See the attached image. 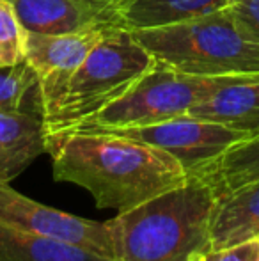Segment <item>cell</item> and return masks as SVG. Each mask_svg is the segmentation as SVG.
Wrapping results in <instances>:
<instances>
[{
	"mask_svg": "<svg viewBox=\"0 0 259 261\" xmlns=\"http://www.w3.org/2000/svg\"><path fill=\"white\" fill-rule=\"evenodd\" d=\"M188 261H204V259H203V252H197V254L192 256V258L188 259Z\"/></svg>",
	"mask_w": 259,
	"mask_h": 261,
	"instance_id": "cell-19",
	"label": "cell"
},
{
	"mask_svg": "<svg viewBox=\"0 0 259 261\" xmlns=\"http://www.w3.org/2000/svg\"><path fill=\"white\" fill-rule=\"evenodd\" d=\"M217 190L200 176L107 220L112 261H188L210 247Z\"/></svg>",
	"mask_w": 259,
	"mask_h": 261,
	"instance_id": "cell-2",
	"label": "cell"
},
{
	"mask_svg": "<svg viewBox=\"0 0 259 261\" xmlns=\"http://www.w3.org/2000/svg\"><path fill=\"white\" fill-rule=\"evenodd\" d=\"M53 178L85 189L101 210H128L181 185L188 172L172 155L110 132L48 135Z\"/></svg>",
	"mask_w": 259,
	"mask_h": 261,
	"instance_id": "cell-1",
	"label": "cell"
},
{
	"mask_svg": "<svg viewBox=\"0 0 259 261\" xmlns=\"http://www.w3.org/2000/svg\"><path fill=\"white\" fill-rule=\"evenodd\" d=\"M32 89H38V75L27 62L0 68V110L21 109Z\"/></svg>",
	"mask_w": 259,
	"mask_h": 261,
	"instance_id": "cell-16",
	"label": "cell"
},
{
	"mask_svg": "<svg viewBox=\"0 0 259 261\" xmlns=\"http://www.w3.org/2000/svg\"><path fill=\"white\" fill-rule=\"evenodd\" d=\"M259 238V181L218 194L210 222V247L224 249Z\"/></svg>",
	"mask_w": 259,
	"mask_h": 261,
	"instance_id": "cell-13",
	"label": "cell"
},
{
	"mask_svg": "<svg viewBox=\"0 0 259 261\" xmlns=\"http://www.w3.org/2000/svg\"><path fill=\"white\" fill-rule=\"evenodd\" d=\"M227 9L240 32L250 41L259 43V0H235Z\"/></svg>",
	"mask_w": 259,
	"mask_h": 261,
	"instance_id": "cell-17",
	"label": "cell"
},
{
	"mask_svg": "<svg viewBox=\"0 0 259 261\" xmlns=\"http://www.w3.org/2000/svg\"><path fill=\"white\" fill-rule=\"evenodd\" d=\"M27 31L9 0H0V68H14L25 62Z\"/></svg>",
	"mask_w": 259,
	"mask_h": 261,
	"instance_id": "cell-15",
	"label": "cell"
},
{
	"mask_svg": "<svg viewBox=\"0 0 259 261\" xmlns=\"http://www.w3.org/2000/svg\"><path fill=\"white\" fill-rule=\"evenodd\" d=\"M215 82L217 76L185 75L156 62L121 98L71 132H121L183 116L210 93Z\"/></svg>",
	"mask_w": 259,
	"mask_h": 261,
	"instance_id": "cell-5",
	"label": "cell"
},
{
	"mask_svg": "<svg viewBox=\"0 0 259 261\" xmlns=\"http://www.w3.org/2000/svg\"><path fill=\"white\" fill-rule=\"evenodd\" d=\"M235 0H114L108 25L126 32L151 31L183 23L227 9Z\"/></svg>",
	"mask_w": 259,
	"mask_h": 261,
	"instance_id": "cell-10",
	"label": "cell"
},
{
	"mask_svg": "<svg viewBox=\"0 0 259 261\" xmlns=\"http://www.w3.org/2000/svg\"><path fill=\"white\" fill-rule=\"evenodd\" d=\"M187 114L252 137L259 132V73L217 76L210 93Z\"/></svg>",
	"mask_w": 259,
	"mask_h": 261,
	"instance_id": "cell-9",
	"label": "cell"
},
{
	"mask_svg": "<svg viewBox=\"0 0 259 261\" xmlns=\"http://www.w3.org/2000/svg\"><path fill=\"white\" fill-rule=\"evenodd\" d=\"M156 64L126 31H114L59 82L38 87L46 137L71 132L126 91Z\"/></svg>",
	"mask_w": 259,
	"mask_h": 261,
	"instance_id": "cell-3",
	"label": "cell"
},
{
	"mask_svg": "<svg viewBox=\"0 0 259 261\" xmlns=\"http://www.w3.org/2000/svg\"><path fill=\"white\" fill-rule=\"evenodd\" d=\"M110 134H121L163 149L183 165L188 176L210 167L227 149L249 139V135L243 132L233 130L213 121L199 119L188 114L151 126L110 132Z\"/></svg>",
	"mask_w": 259,
	"mask_h": 261,
	"instance_id": "cell-7",
	"label": "cell"
},
{
	"mask_svg": "<svg viewBox=\"0 0 259 261\" xmlns=\"http://www.w3.org/2000/svg\"><path fill=\"white\" fill-rule=\"evenodd\" d=\"M0 220L27 233L82 247L103 258H114L107 220L83 219L63 210L46 206L23 196L9 183L0 181Z\"/></svg>",
	"mask_w": 259,
	"mask_h": 261,
	"instance_id": "cell-6",
	"label": "cell"
},
{
	"mask_svg": "<svg viewBox=\"0 0 259 261\" xmlns=\"http://www.w3.org/2000/svg\"><path fill=\"white\" fill-rule=\"evenodd\" d=\"M43 153L46 130L41 114L0 110V181L11 183Z\"/></svg>",
	"mask_w": 259,
	"mask_h": 261,
	"instance_id": "cell-12",
	"label": "cell"
},
{
	"mask_svg": "<svg viewBox=\"0 0 259 261\" xmlns=\"http://www.w3.org/2000/svg\"><path fill=\"white\" fill-rule=\"evenodd\" d=\"M204 261H259V240H249L224 249H208Z\"/></svg>",
	"mask_w": 259,
	"mask_h": 261,
	"instance_id": "cell-18",
	"label": "cell"
},
{
	"mask_svg": "<svg viewBox=\"0 0 259 261\" xmlns=\"http://www.w3.org/2000/svg\"><path fill=\"white\" fill-rule=\"evenodd\" d=\"M257 240H259V238H257Z\"/></svg>",
	"mask_w": 259,
	"mask_h": 261,
	"instance_id": "cell-20",
	"label": "cell"
},
{
	"mask_svg": "<svg viewBox=\"0 0 259 261\" xmlns=\"http://www.w3.org/2000/svg\"><path fill=\"white\" fill-rule=\"evenodd\" d=\"M114 31L119 29L108 23L64 34H39L27 31L25 62L38 75V87L59 82L69 75Z\"/></svg>",
	"mask_w": 259,
	"mask_h": 261,
	"instance_id": "cell-8",
	"label": "cell"
},
{
	"mask_svg": "<svg viewBox=\"0 0 259 261\" xmlns=\"http://www.w3.org/2000/svg\"><path fill=\"white\" fill-rule=\"evenodd\" d=\"M192 176H200L210 181L217 194L259 181V132L233 146L215 164Z\"/></svg>",
	"mask_w": 259,
	"mask_h": 261,
	"instance_id": "cell-14",
	"label": "cell"
},
{
	"mask_svg": "<svg viewBox=\"0 0 259 261\" xmlns=\"http://www.w3.org/2000/svg\"><path fill=\"white\" fill-rule=\"evenodd\" d=\"M25 31L39 34L76 32L108 23L114 0H9Z\"/></svg>",
	"mask_w": 259,
	"mask_h": 261,
	"instance_id": "cell-11",
	"label": "cell"
},
{
	"mask_svg": "<svg viewBox=\"0 0 259 261\" xmlns=\"http://www.w3.org/2000/svg\"><path fill=\"white\" fill-rule=\"evenodd\" d=\"M156 62L192 76L259 73V43L247 39L229 9L163 29L130 32Z\"/></svg>",
	"mask_w": 259,
	"mask_h": 261,
	"instance_id": "cell-4",
	"label": "cell"
}]
</instances>
